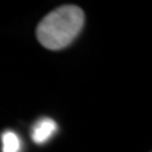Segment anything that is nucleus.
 I'll use <instances>...</instances> for the list:
<instances>
[{
	"label": "nucleus",
	"mask_w": 152,
	"mask_h": 152,
	"mask_svg": "<svg viewBox=\"0 0 152 152\" xmlns=\"http://www.w3.org/2000/svg\"><path fill=\"white\" fill-rule=\"evenodd\" d=\"M57 123L48 117H43L41 119H38L34 126L32 127L31 131V137L34 143L37 145H45L46 142H48L52 137L57 133Z\"/></svg>",
	"instance_id": "nucleus-2"
},
{
	"label": "nucleus",
	"mask_w": 152,
	"mask_h": 152,
	"mask_svg": "<svg viewBox=\"0 0 152 152\" xmlns=\"http://www.w3.org/2000/svg\"><path fill=\"white\" fill-rule=\"evenodd\" d=\"M84 23L83 9L76 5H62L41 20L37 27V38L45 48L62 50L79 36Z\"/></svg>",
	"instance_id": "nucleus-1"
},
{
	"label": "nucleus",
	"mask_w": 152,
	"mask_h": 152,
	"mask_svg": "<svg viewBox=\"0 0 152 152\" xmlns=\"http://www.w3.org/2000/svg\"><path fill=\"white\" fill-rule=\"evenodd\" d=\"M22 140L13 131H7L1 136V152H20Z\"/></svg>",
	"instance_id": "nucleus-3"
}]
</instances>
